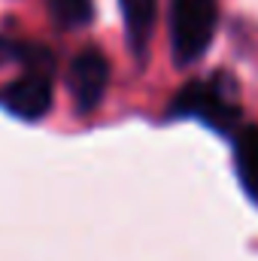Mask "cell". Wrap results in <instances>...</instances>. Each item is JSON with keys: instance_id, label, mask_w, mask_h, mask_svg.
<instances>
[{"instance_id": "cell-6", "label": "cell", "mask_w": 258, "mask_h": 261, "mask_svg": "<svg viewBox=\"0 0 258 261\" xmlns=\"http://www.w3.org/2000/svg\"><path fill=\"white\" fill-rule=\"evenodd\" d=\"M234 140V170L249 195L252 203H258V125H240L231 134Z\"/></svg>"}, {"instance_id": "cell-2", "label": "cell", "mask_w": 258, "mask_h": 261, "mask_svg": "<svg viewBox=\"0 0 258 261\" xmlns=\"http://www.w3.org/2000/svg\"><path fill=\"white\" fill-rule=\"evenodd\" d=\"M52 70H55L52 55L46 49L34 46L31 55L24 58L21 76L0 85V107L6 113H12L15 119L40 122L52 110V82H55Z\"/></svg>"}, {"instance_id": "cell-1", "label": "cell", "mask_w": 258, "mask_h": 261, "mask_svg": "<svg viewBox=\"0 0 258 261\" xmlns=\"http://www.w3.org/2000/svg\"><path fill=\"white\" fill-rule=\"evenodd\" d=\"M167 119H197L219 134H234L243 125V110L237 103V82L228 73H213L207 79L186 82L170 100Z\"/></svg>"}, {"instance_id": "cell-5", "label": "cell", "mask_w": 258, "mask_h": 261, "mask_svg": "<svg viewBox=\"0 0 258 261\" xmlns=\"http://www.w3.org/2000/svg\"><path fill=\"white\" fill-rule=\"evenodd\" d=\"M119 6H122L125 37H128L131 52L137 55V61H143L146 52H149V40H152V28H155L158 0H119Z\"/></svg>"}, {"instance_id": "cell-3", "label": "cell", "mask_w": 258, "mask_h": 261, "mask_svg": "<svg viewBox=\"0 0 258 261\" xmlns=\"http://www.w3.org/2000/svg\"><path fill=\"white\" fill-rule=\"evenodd\" d=\"M219 3L216 0H173L170 3V49L179 67L200 61L216 37Z\"/></svg>"}, {"instance_id": "cell-4", "label": "cell", "mask_w": 258, "mask_h": 261, "mask_svg": "<svg viewBox=\"0 0 258 261\" xmlns=\"http://www.w3.org/2000/svg\"><path fill=\"white\" fill-rule=\"evenodd\" d=\"M110 85V61L100 49H82L67 67V88L79 116L100 107Z\"/></svg>"}, {"instance_id": "cell-7", "label": "cell", "mask_w": 258, "mask_h": 261, "mask_svg": "<svg viewBox=\"0 0 258 261\" xmlns=\"http://www.w3.org/2000/svg\"><path fill=\"white\" fill-rule=\"evenodd\" d=\"M49 12L61 28H82L91 21L94 6L91 0H49Z\"/></svg>"}]
</instances>
